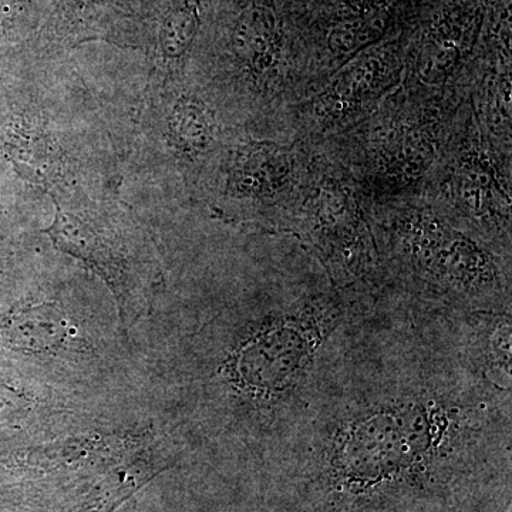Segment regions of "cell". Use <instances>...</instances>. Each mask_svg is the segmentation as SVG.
<instances>
[{
	"label": "cell",
	"instance_id": "2",
	"mask_svg": "<svg viewBox=\"0 0 512 512\" xmlns=\"http://www.w3.org/2000/svg\"><path fill=\"white\" fill-rule=\"evenodd\" d=\"M336 292L299 296L242 326L218 375L241 407L284 436L357 315Z\"/></svg>",
	"mask_w": 512,
	"mask_h": 512
},
{
	"label": "cell",
	"instance_id": "8",
	"mask_svg": "<svg viewBox=\"0 0 512 512\" xmlns=\"http://www.w3.org/2000/svg\"><path fill=\"white\" fill-rule=\"evenodd\" d=\"M293 156L288 148L254 143L238 151L228 178V195L241 202H265L291 181Z\"/></svg>",
	"mask_w": 512,
	"mask_h": 512
},
{
	"label": "cell",
	"instance_id": "9",
	"mask_svg": "<svg viewBox=\"0 0 512 512\" xmlns=\"http://www.w3.org/2000/svg\"><path fill=\"white\" fill-rule=\"evenodd\" d=\"M237 47L254 72L268 73L278 56L274 16L266 9H252L239 23Z\"/></svg>",
	"mask_w": 512,
	"mask_h": 512
},
{
	"label": "cell",
	"instance_id": "6",
	"mask_svg": "<svg viewBox=\"0 0 512 512\" xmlns=\"http://www.w3.org/2000/svg\"><path fill=\"white\" fill-rule=\"evenodd\" d=\"M439 120L431 114L399 116L377 128L373 163L383 180L396 185L416 183L436 156Z\"/></svg>",
	"mask_w": 512,
	"mask_h": 512
},
{
	"label": "cell",
	"instance_id": "3",
	"mask_svg": "<svg viewBox=\"0 0 512 512\" xmlns=\"http://www.w3.org/2000/svg\"><path fill=\"white\" fill-rule=\"evenodd\" d=\"M394 254L433 315L511 311L510 276L487 239L437 212H404L393 224Z\"/></svg>",
	"mask_w": 512,
	"mask_h": 512
},
{
	"label": "cell",
	"instance_id": "7",
	"mask_svg": "<svg viewBox=\"0 0 512 512\" xmlns=\"http://www.w3.org/2000/svg\"><path fill=\"white\" fill-rule=\"evenodd\" d=\"M397 79V70L379 53H366L350 60L330 80L315 101V116L323 123H336L359 113L376 101Z\"/></svg>",
	"mask_w": 512,
	"mask_h": 512
},
{
	"label": "cell",
	"instance_id": "4",
	"mask_svg": "<svg viewBox=\"0 0 512 512\" xmlns=\"http://www.w3.org/2000/svg\"><path fill=\"white\" fill-rule=\"evenodd\" d=\"M55 221L46 229L60 251L80 259L106 282L121 323L130 328L148 311L160 282L156 252L146 234L119 210L52 192Z\"/></svg>",
	"mask_w": 512,
	"mask_h": 512
},
{
	"label": "cell",
	"instance_id": "10",
	"mask_svg": "<svg viewBox=\"0 0 512 512\" xmlns=\"http://www.w3.org/2000/svg\"><path fill=\"white\" fill-rule=\"evenodd\" d=\"M387 20L389 15L382 5L372 6L360 15L340 20L329 35L330 52L336 56H348L370 45L383 35Z\"/></svg>",
	"mask_w": 512,
	"mask_h": 512
},
{
	"label": "cell",
	"instance_id": "5",
	"mask_svg": "<svg viewBox=\"0 0 512 512\" xmlns=\"http://www.w3.org/2000/svg\"><path fill=\"white\" fill-rule=\"evenodd\" d=\"M448 195L477 234L503 239L504 244L510 242V195L483 147L473 143L458 154Z\"/></svg>",
	"mask_w": 512,
	"mask_h": 512
},
{
	"label": "cell",
	"instance_id": "1",
	"mask_svg": "<svg viewBox=\"0 0 512 512\" xmlns=\"http://www.w3.org/2000/svg\"><path fill=\"white\" fill-rule=\"evenodd\" d=\"M357 320L288 436L313 483L346 507L430 493L510 456L511 392L474 369L443 319Z\"/></svg>",
	"mask_w": 512,
	"mask_h": 512
}]
</instances>
